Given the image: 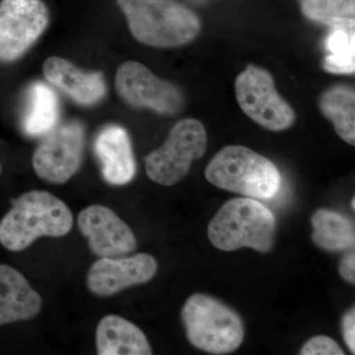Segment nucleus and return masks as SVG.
<instances>
[{"label":"nucleus","instance_id":"obj_13","mask_svg":"<svg viewBox=\"0 0 355 355\" xmlns=\"http://www.w3.org/2000/svg\"><path fill=\"white\" fill-rule=\"evenodd\" d=\"M43 72L49 83L83 106L97 104L106 95V83L102 72L85 71L65 58H46Z\"/></svg>","mask_w":355,"mask_h":355},{"label":"nucleus","instance_id":"obj_12","mask_svg":"<svg viewBox=\"0 0 355 355\" xmlns=\"http://www.w3.org/2000/svg\"><path fill=\"white\" fill-rule=\"evenodd\" d=\"M157 270V261L149 254L100 258L89 270L87 287L95 295L108 297L128 287L150 282Z\"/></svg>","mask_w":355,"mask_h":355},{"label":"nucleus","instance_id":"obj_11","mask_svg":"<svg viewBox=\"0 0 355 355\" xmlns=\"http://www.w3.org/2000/svg\"><path fill=\"white\" fill-rule=\"evenodd\" d=\"M78 227L87 238L91 251L100 258H114L137 249V238L132 229L104 205L86 207L78 216Z\"/></svg>","mask_w":355,"mask_h":355},{"label":"nucleus","instance_id":"obj_5","mask_svg":"<svg viewBox=\"0 0 355 355\" xmlns=\"http://www.w3.org/2000/svg\"><path fill=\"white\" fill-rule=\"evenodd\" d=\"M189 342L212 354H227L241 347L245 331L242 318L218 299L197 293L182 309Z\"/></svg>","mask_w":355,"mask_h":355},{"label":"nucleus","instance_id":"obj_3","mask_svg":"<svg viewBox=\"0 0 355 355\" xmlns=\"http://www.w3.org/2000/svg\"><path fill=\"white\" fill-rule=\"evenodd\" d=\"M210 184L246 198L268 200L279 193L282 176L270 159L242 146H228L211 159L205 172Z\"/></svg>","mask_w":355,"mask_h":355},{"label":"nucleus","instance_id":"obj_9","mask_svg":"<svg viewBox=\"0 0 355 355\" xmlns=\"http://www.w3.org/2000/svg\"><path fill=\"white\" fill-rule=\"evenodd\" d=\"M50 23L43 0L0 1V62L20 60L40 39Z\"/></svg>","mask_w":355,"mask_h":355},{"label":"nucleus","instance_id":"obj_24","mask_svg":"<svg viewBox=\"0 0 355 355\" xmlns=\"http://www.w3.org/2000/svg\"><path fill=\"white\" fill-rule=\"evenodd\" d=\"M340 277L349 284H355V254L354 250H350L340 261L338 266Z\"/></svg>","mask_w":355,"mask_h":355},{"label":"nucleus","instance_id":"obj_8","mask_svg":"<svg viewBox=\"0 0 355 355\" xmlns=\"http://www.w3.org/2000/svg\"><path fill=\"white\" fill-rule=\"evenodd\" d=\"M114 85L121 99L135 108L150 109L175 116L184 106V95L174 83L159 78L140 62H123L116 72Z\"/></svg>","mask_w":355,"mask_h":355},{"label":"nucleus","instance_id":"obj_22","mask_svg":"<svg viewBox=\"0 0 355 355\" xmlns=\"http://www.w3.org/2000/svg\"><path fill=\"white\" fill-rule=\"evenodd\" d=\"M301 355H345L342 347L330 336H317L310 338L300 350Z\"/></svg>","mask_w":355,"mask_h":355},{"label":"nucleus","instance_id":"obj_14","mask_svg":"<svg viewBox=\"0 0 355 355\" xmlns=\"http://www.w3.org/2000/svg\"><path fill=\"white\" fill-rule=\"evenodd\" d=\"M94 149L106 182L123 186L132 181L137 164L132 141L125 128L116 125L103 128L96 137Z\"/></svg>","mask_w":355,"mask_h":355},{"label":"nucleus","instance_id":"obj_23","mask_svg":"<svg viewBox=\"0 0 355 355\" xmlns=\"http://www.w3.org/2000/svg\"><path fill=\"white\" fill-rule=\"evenodd\" d=\"M342 331L345 342L350 352L355 354V309L347 311L342 320Z\"/></svg>","mask_w":355,"mask_h":355},{"label":"nucleus","instance_id":"obj_18","mask_svg":"<svg viewBox=\"0 0 355 355\" xmlns=\"http://www.w3.org/2000/svg\"><path fill=\"white\" fill-rule=\"evenodd\" d=\"M312 241L328 252L350 251L354 249V222L340 212L318 209L311 217Z\"/></svg>","mask_w":355,"mask_h":355},{"label":"nucleus","instance_id":"obj_1","mask_svg":"<svg viewBox=\"0 0 355 355\" xmlns=\"http://www.w3.org/2000/svg\"><path fill=\"white\" fill-rule=\"evenodd\" d=\"M73 225L71 210L46 191H30L13 202L0 221V243L9 251L19 252L41 237H62Z\"/></svg>","mask_w":355,"mask_h":355},{"label":"nucleus","instance_id":"obj_20","mask_svg":"<svg viewBox=\"0 0 355 355\" xmlns=\"http://www.w3.org/2000/svg\"><path fill=\"white\" fill-rule=\"evenodd\" d=\"M324 49L328 53L323 60L326 71L333 74H354L355 19H343L329 26Z\"/></svg>","mask_w":355,"mask_h":355},{"label":"nucleus","instance_id":"obj_17","mask_svg":"<svg viewBox=\"0 0 355 355\" xmlns=\"http://www.w3.org/2000/svg\"><path fill=\"white\" fill-rule=\"evenodd\" d=\"M60 100L48 84L37 81L28 90L22 127L26 135L37 137L55 128L60 119Z\"/></svg>","mask_w":355,"mask_h":355},{"label":"nucleus","instance_id":"obj_4","mask_svg":"<svg viewBox=\"0 0 355 355\" xmlns=\"http://www.w3.org/2000/svg\"><path fill=\"white\" fill-rule=\"evenodd\" d=\"M275 217L265 205L251 198H238L224 203L209 222V241L221 251L251 248L261 253L273 246Z\"/></svg>","mask_w":355,"mask_h":355},{"label":"nucleus","instance_id":"obj_16","mask_svg":"<svg viewBox=\"0 0 355 355\" xmlns=\"http://www.w3.org/2000/svg\"><path fill=\"white\" fill-rule=\"evenodd\" d=\"M96 347L99 355H150V343L137 324L125 318L108 315L96 329Z\"/></svg>","mask_w":355,"mask_h":355},{"label":"nucleus","instance_id":"obj_21","mask_svg":"<svg viewBox=\"0 0 355 355\" xmlns=\"http://www.w3.org/2000/svg\"><path fill=\"white\" fill-rule=\"evenodd\" d=\"M305 17L326 26L355 19V0H300Z\"/></svg>","mask_w":355,"mask_h":355},{"label":"nucleus","instance_id":"obj_26","mask_svg":"<svg viewBox=\"0 0 355 355\" xmlns=\"http://www.w3.org/2000/svg\"><path fill=\"white\" fill-rule=\"evenodd\" d=\"M0 173H1V166H0Z\"/></svg>","mask_w":355,"mask_h":355},{"label":"nucleus","instance_id":"obj_19","mask_svg":"<svg viewBox=\"0 0 355 355\" xmlns=\"http://www.w3.org/2000/svg\"><path fill=\"white\" fill-rule=\"evenodd\" d=\"M319 109L331 121L336 133L350 146L355 144V93L347 85H335L320 96Z\"/></svg>","mask_w":355,"mask_h":355},{"label":"nucleus","instance_id":"obj_6","mask_svg":"<svg viewBox=\"0 0 355 355\" xmlns=\"http://www.w3.org/2000/svg\"><path fill=\"white\" fill-rule=\"evenodd\" d=\"M207 133L196 119H184L172 128L164 144L144 157L147 176L161 186L179 183L190 172L191 163L205 155Z\"/></svg>","mask_w":355,"mask_h":355},{"label":"nucleus","instance_id":"obj_10","mask_svg":"<svg viewBox=\"0 0 355 355\" xmlns=\"http://www.w3.org/2000/svg\"><path fill=\"white\" fill-rule=\"evenodd\" d=\"M85 132L78 121H69L46 133L33 154L37 176L51 184L67 183L83 163Z\"/></svg>","mask_w":355,"mask_h":355},{"label":"nucleus","instance_id":"obj_7","mask_svg":"<svg viewBox=\"0 0 355 355\" xmlns=\"http://www.w3.org/2000/svg\"><path fill=\"white\" fill-rule=\"evenodd\" d=\"M235 94L242 111L266 130L282 132L295 123V111L279 94L268 70L248 65L236 78Z\"/></svg>","mask_w":355,"mask_h":355},{"label":"nucleus","instance_id":"obj_25","mask_svg":"<svg viewBox=\"0 0 355 355\" xmlns=\"http://www.w3.org/2000/svg\"><path fill=\"white\" fill-rule=\"evenodd\" d=\"M350 205H352V209H355V198H352V202H350Z\"/></svg>","mask_w":355,"mask_h":355},{"label":"nucleus","instance_id":"obj_2","mask_svg":"<svg viewBox=\"0 0 355 355\" xmlns=\"http://www.w3.org/2000/svg\"><path fill=\"white\" fill-rule=\"evenodd\" d=\"M133 38L153 48L191 43L202 30L197 14L177 0H116Z\"/></svg>","mask_w":355,"mask_h":355},{"label":"nucleus","instance_id":"obj_15","mask_svg":"<svg viewBox=\"0 0 355 355\" xmlns=\"http://www.w3.org/2000/svg\"><path fill=\"white\" fill-rule=\"evenodd\" d=\"M41 295L12 266L0 265V326L27 321L42 309Z\"/></svg>","mask_w":355,"mask_h":355}]
</instances>
